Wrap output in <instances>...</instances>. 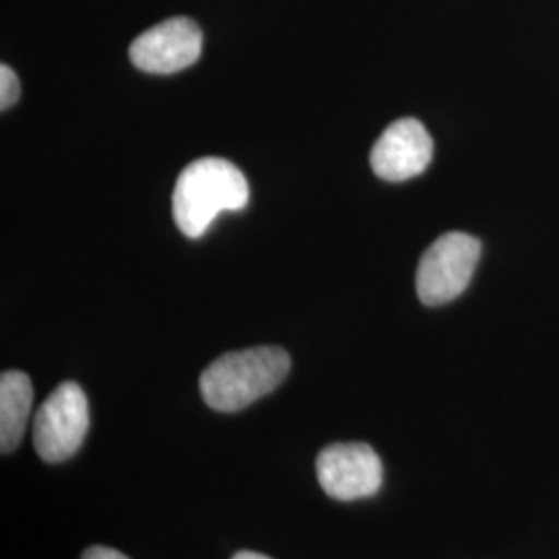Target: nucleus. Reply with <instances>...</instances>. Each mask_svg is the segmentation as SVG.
<instances>
[{
	"mask_svg": "<svg viewBox=\"0 0 559 559\" xmlns=\"http://www.w3.org/2000/svg\"><path fill=\"white\" fill-rule=\"evenodd\" d=\"M249 201V185L233 162L200 158L191 162L173 191V216L189 239L203 237L222 212L242 210Z\"/></svg>",
	"mask_w": 559,
	"mask_h": 559,
	"instance_id": "1",
	"label": "nucleus"
},
{
	"mask_svg": "<svg viewBox=\"0 0 559 559\" xmlns=\"http://www.w3.org/2000/svg\"><path fill=\"white\" fill-rule=\"evenodd\" d=\"M290 371L280 346H255L226 353L201 373V396L218 413H237L272 394Z\"/></svg>",
	"mask_w": 559,
	"mask_h": 559,
	"instance_id": "2",
	"label": "nucleus"
},
{
	"mask_svg": "<svg viewBox=\"0 0 559 559\" xmlns=\"http://www.w3.org/2000/svg\"><path fill=\"white\" fill-rule=\"evenodd\" d=\"M90 431V402L80 383L64 381L41 402L34 419V448L44 462L57 464L80 452Z\"/></svg>",
	"mask_w": 559,
	"mask_h": 559,
	"instance_id": "3",
	"label": "nucleus"
},
{
	"mask_svg": "<svg viewBox=\"0 0 559 559\" xmlns=\"http://www.w3.org/2000/svg\"><path fill=\"white\" fill-rule=\"evenodd\" d=\"M479 239L466 233H448L420 258L417 295L427 307H440L460 297L479 263Z\"/></svg>",
	"mask_w": 559,
	"mask_h": 559,
	"instance_id": "4",
	"label": "nucleus"
},
{
	"mask_svg": "<svg viewBox=\"0 0 559 559\" xmlns=\"http://www.w3.org/2000/svg\"><path fill=\"white\" fill-rule=\"evenodd\" d=\"M318 479L332 500L355 501L371 498L383 480L378 452L362 441L332 443L318 456Z\"/></svg>",
	"mask_w": 559,
	"mask_h": 559,
	"instance_id": "5",
	"label": "nucleus"
},
{
	"mask_svg": "<svg viewBox=\"0 0 559 559\" xmlns=\"http://www.w3.org/2000/svg\"><path fill=\"white\" fill-rule=\"evenodd\" d=\"M201 48L203 34L200 25L187 17H173L138 36L129 48V57L140 71L173 75L195 64L201 57Z\"/></svg>",
	"mask_w": 559,
	"mask_h": 559,
	"instance_id": "6",
	"label": "nucleus"
},
{
	"mask_svg": "<svg viewBox=\"0 0 559 559\" xmlns=\"http://www.w3.org/2000/svg\"><path fill=\"white\" fill-rule=\"evenodd\" d=\"M433 158V140L417 119L392 122L371 150V168L383 180L415 179Z\"/></svg>",
	"mask_w": 559,
	"mask_h": 559,
	"instance_id": "7",
	"label": "nucleus"
},
{
	"mask_svg": "<svg viewBox=\"0 0 559 559\" xmlns=\"http://www.w3.org/2000/svg\"><path fill=\"white\" fill-rule=\"evenodd\" d=\"M34 388L23 371H4L0 376V452L17 450L32 413Z\"/></svg>",
	"mask_w": 559,
	"mask_h": 559,
	"instance_id": "8",
	"label": "nucleus"
},
{
	"mask_svg": "<svg viewBox=\"0 0 559 559\" xmlns=\"http://www.w3.org/2000/svg\"><path fill=\"white\" fill-rule=\"evenodd\" d=\"M21 96V85L15 71L9 64L0 67V108L9 110Z\"/></svg>",
	"mask_w": 559,
	"mask_h": 559,
	"instance_id": "9",
	"label": "nucleus"
},
{
	"mask_svg": "<svg viewBox=\"0 0 559 559\" xmlns=\"http://www.w3.org/2000/svg\"><path fill=\"white\" fill-rule=\"evenodd\" d=\"M81 559H129L124 554H120L112 547H104V545H94V547H87L83 551Z\"/></svg>",
	"mask_w": 559,
	"mask_h": 559,
	"instance_id": "10",
	"label": "nucleus"
},
{
	"mask_svg": "<svg viewBox=\"0 0 559 559\" xmlns=\"http://www.w3.org/2000/svg\"><path fill=\"white\" fill-rule=\"evenodd\" d=\"M233 559H272L267 558V556H261V554H255V551H239V554H235Z\"/></svg>",
	"mask_w": 559,
	"mask_h": 559,
	"instance_id": "11",
	"label": "nucleus"
}]
</instances>
